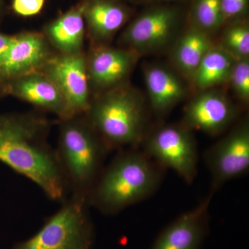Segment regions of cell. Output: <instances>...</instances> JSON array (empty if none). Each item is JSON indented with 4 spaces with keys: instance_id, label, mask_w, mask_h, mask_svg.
Masks as SVG:
<instances>
[{
    "instance_id": "44dd1931",
    "label": "cell",
    "mask_w": 249,
    "mask_h": 249,
    "mask_svg": "<svg viewBox=\"0 0 249 249\" xmlns=\"http://www.w3.org/2000/svg\"><path fill=\"white\" fill-rule=\"evenodd\" d=\"M222 47L236 60L248 58L249 27L242 24H237L229 28L223 36Z\"/></svg>"
},
{
    "instance_id": "8992f818",
    "label": "cell",
    "mask_w": 249,
    "mask_h": 249,
    "mask_svg": "<svg viewBox=\"0 0 249 249\" xmlns=\"http://www.w3.org/2000/svg\"><path fill=\"white\" fill-rule=\"evenodd\" d=\"M186 126H165L157 129L146 142L147 153L164 166L177 172L191 183L197 172L196 142Z\"/></svg>"
},
{
    "instance_id": "4fadbf2b",
    "label": "cell",
    "mask_w": 249,
    "mask_h": 249,
    "mask_svg": "<svg viewBox=\"0 0 249 249\" xmlns=\"http://www.w3.org/2000/svg\"><path fill=\"white\" fill-rule=\"evenodd\" d=\"M138 55L127 49H96L86 58L89 84L101 90L121 85L133 69Z\"/></svg>"
},
{
    "instance_id": "30bf717a",
    "label": "cell",
    "mask_w": 249,
    "mask_h": 249,
    "mask_svg": "<svg viewBox=\"0 0 249 249\" xmlns=\"http://www.w3.org/2000/svg\"><path fill=\"white\" fill-rule=\"evenodd\" d=\"M4 93H9L44 109L62 119L70 117L66 101L55 83L42 71L31 72L16 77L3 85Z\"/></svg>"
},
{
    "instance_id": "9c48e42d",
    "label": "cell",
    "mask_w": 249,
    "mask_h": 249,
    "mask_svg": "<svg viewBox=\"0 0 249 249\" xmlns=\"http://www.w3.org/2000/svg\"><path fill=\"white\" fill-rule=\"evenodd\" d=\"M206 161L216 186L240 176L249 167V128L247 123L210 149Z\"/></svg>"
},
{
    "instance_id": "5bb4252c",
    "label": "cell",
    "mask_w": 249,
    "mask_h": 249,
    "mask_svg": "<svg viewBox=\"0 0 249 249\" xmlns=\"http://www.w3.org/2000/svg\"><path fill=\"white\" fill-rule=\"evenodd\" d=\"M211 196L165 228L152 249H199L207 230Z\"/></svg>"
},
{
    "instance_id": "7c38bea8",
    "label": "cell",
    "mask_w": 249,
    "mask_h": 249,
    "mask_svg": "<svg viewBox=\"0 0 249 249\" xmlns=\"http://www.w3.org/2000/svg\"><path fill=\"white\" fill-rule=\"evenodd\" d=\"M235 116V107L224 94L205 90L186 106L185 126L214 135L227 127Z\"/></svg>"
},
{
    "instance_id": "cb8c5ba5",
    "label": "cell",
    "mask_w": 249,
    "mask_h": 249,
    "mask_svg": "<svg viewBox=\"0 0 249 249\" xmlns=\"http://www.w3.org/2000/svg\"><path fill=\"white\" fill-rule=\"evenodd\" d=\"M247 0H221V8L224 18L234 17L242 14L247 7Z\"/></svg>"
},
{
    "instance_id": "e0dca14e",
    "label": "cell",
    "mask_w": 249,
    "mask_h": 249,
    "mask_svg": "<svg viewBox=\"0 0 249 249\" xmlns=\"http://www.w3.org/2000/svg\"><path fill=\"white\" fill-rule=\"evenodd\" d=\"M84 15L90 34L98 41L110 39L127 18L122 6L107 0H93L85 4Z\"/></svg>"
},
{
    "instance_id": "277c9868",
    "label": "cell",
    "mask_w": 249,
    "mask_h": 249,
    "mask_svg": "<svg viewBox=\"0 0 249 249\" xmlns=\"http://www.w3.org/2000/svg\"><path fill=\"white\" fill-rule=\"evenodd\" d=\"M107 149L136 145L143 134L145 116L139 94L115 87L90 103L84 114Z\"/></svg>"
},
{
    "instance_id": "9a60e30c",
    "label": "cell",
    "mask_w": 249,
    "mask_h": 249,
    "mask_svg": "<svg viewBox=\"0 0 249 249\" xmlns=\"http://www.w3.org/2000/svg\"><path fill=\"white\" fill-rule=\"evenodd\" d=\"M144 78L152 107L159 114L170 110L186 96L183 82L166 67H147Z\"/></svg>"
},
{
    "instance_id": "d6986e66",
    "label": "cell",
    "mask_w": 249,
    "mask_h": 249,
    "mask_svg": "<svg viewBox=\"0 0 249 249\" xmlns=\"http://www.w3.org/2000/svg\"><path fill=\"white\" fill-rule=\"evenodd\" d=\"M236 59L222 46L213 47L202 59L192 81L201 91L229 81Z\"/></svg>"
},
{
    "instance_id": "52a82bcc",
    "label": "cell",
    "mask_w": 249,
    "mask_h": 249,
    "mask_svg": "<svg viewBox=\"0 0 249 249\" xmlns=\"http://www.w3.org/2000/svg\"><path fill=\"white\" fill-rule=\"evenodd\" d=\"M66 101L70 117L85 114L90 103L86 58L82 53H62L49 58L42 68Z\"/></svg>"
},
{
    "instance_id": "3957f363",
    "label": "cell",
    "mask_w": 249,
    "mask_h": 249,
    "mask_svg": "<svg viewBox=\"0 0 249 249\" xmlns=\"http://www.w3.org/2000/svg\"><path fill=\"white\" fill-rule=\"evenodd\" d=\"M157 183V173L145 156L122 152L102 170L88 196V203L104 213H117L146 197Z\"/></svg>"
},
{
    "instance_id": "ac0fdd59",
    "label": "cell",
    "mask_w": 249,
    "mask_h": 249,
    "mask_svg": "<svg viewBox=\"0 0 249 249\" xmlns=\"http://www.w3.org/2000/svg\"><path fill=\"white\" fill-rule=\"evenodd\" d=\"M213 47L207 33L198 27L190 29L175 45L174 63L183 75L192 80L201 60Z\"/></svg>"
},
{
    "instance_id": "7402d4cb",
    "label": "cell",
    "mask_w": 249,
    "mask_h": 249,
    "mask_svg": "<svg viewBox=\"0 0 249 249\" xmlns=\"http://www.w3.org/2000/svg\"><path fill=\"white\" fill-rule=\"evenodd\" d=\"M234 91L242 101L249 99V62L248 58L236 60L230 76Z\"/></svg>"
},
{
    "instance_id": "ffe728a7",
    "label": "cell",
    "mask_w": 249,
    "mask_h": 249,
    "mask_svg": "<svg viewBox=\"0 0 249 249\" xmlns=\"http://www.w3.org/2000/svg\"><path fill=\"white\" fill-rule=\"evenodd\" d=\"M195 18L198 28L207 33L217 29L224 20L221 0H197Z\"/></svg>"
},
{
    "instance_id": "7a4b0ae2",
    "label": "cell",
    "mask_w": 249,
    "mask_h": 249,
    "mask_svg": "<svg viewBox=\"0 0 249 249\" xmlns=\"http://www.w3.org/2000/svg\"><path fill=\"white\" fill-rule=\"evenodd\" d=\"M107 150L84 114L62 119L55 150L71 195L88 199Z\"/></svg>"
},
{
    "instance_id": "5b68a950",
    "label": "cell",
    "mask_w": 249,
    "mask_h": 249,
    "mask_svg": "<svg viewBox=\"0 0 249 249\" xmlns=\"http://www.w3.org/2000/svg\"><path fill=\"white\" fill-rule=\"evenodd\" d=\"M84 196L71 195L38 231L12 249H91L94 229Z\"/></svg>"
},
{
    "instance_id": "6da1fadb",
    "label": "cell",
    "mask_w": 249,
    "mask_h": 249,
    "mask_svg": "<svg viewBox=\"0 0 249 249\" xmlns=\"http://www.w3.org/2000/svg\"><path fill=\"white\" fill-rule=\"evenodd\" d=\"M49 124L36 114L0 113V162L62 202L68 187L56 150L47 141Z\"/></svg>"
},
{
    "instance_id": "4316f807",
    "label": "cell",
    "mask_w": 249,
    "mask_h": 249,
    "mask_svg": "<svg viewBox=\"0 0 249 249\" xmlns=\"http://www.w3.org/2000/svg\"><path fill=\"white\" fill-rule=\"evenodd\" d=\"M1 1H2V0H0V6H1Z\"/></svg>"
},
{
    "instance_id": "603a6c76",
    "label": "cell",
    "mask_w": 249,
    "mask_h": 249,
    "mask_svg": "<svg viewBox=\"0 0 249 249\" xmlns=\"http://www.w3.org/2000/svg\"><path fill=\"white\" fill-rule=\"evenodd\" d=\"M45 0H13L12 8L16 14L24 17L36 16L43 8Z\"/></svg>"
},
{
    "instance_id": "2e32d148",
    "label": "cell",
    "mask_w": 249,
    "mask_h": 249,
    "mask_svg": "<svg viewBox=\"0 0 249 249\" xmlns=\"http://www.w3.org/2000/svg\"><path fill=\"white\" fill-rule=\"evenodd\" d=\"M85 4L70 10L45 28L47 38L62 53H81L84 43Z\"/></svg>"
},
{
    "instance_id": "8fae6325",
    "label": "cell",
    "mask_w": 249,
    "mask_h": 249,
    "mask_svg": "<svg viewBox=\"0 0 249 249\" xmlns=\"http://www.w3.org/2000/svg\"><path fill=\"white\" fill-rule=\"evenodd\" d=\"M48 46L40 34L14 36L12 45L0 58V84L31 72L40 71L49 57Z\"/></svg>"
},
{
    "instance_id": "d4e9b609",
    "label": "cell",
    "mask_w": 249,
    "mask_h": 249,
    "mask_svg": "<svg viewBox=\"0 0 249 249\" xmlns=\"http://www.w3.org/2000/svg\"><path fill=\"white\" fill-rule=\"evenodd\" d=\"M14 40V36L0 34V58L10 48Z\"/></svg>"
},
{
    "instance_id": "484cf974",
    "label": "cell",
    "mask_w": 249,
    "mask_h": 249,
    "mask_svg": "<svg viewBox=\"0 0 249 249\" xmlns=\"http://www.w3.org/2000/svg\"><path fill=\"white\" fill-rule=\"evenodd\" d=\"M1 93H4V89H3L2 85L0 84V96H1Z\"/></svg>"
},
{
    "instance_id": "ba28073f",
    "label": "cell",
    "mask_w": 249,
    "mask_h": 249,
    "mask_svg": "<svg viewBox=\"0 0 249 249\" xmlns=\"http://www.w3.org/2000/svg\"><path fill=\"white\" fill-rule=\"evenodd\" d=\"M178 14L170 8H158L145 13L129 24L120 40L137 53L151 52L166 45L175 35Z\"/></svg>"
}]
</instances>
